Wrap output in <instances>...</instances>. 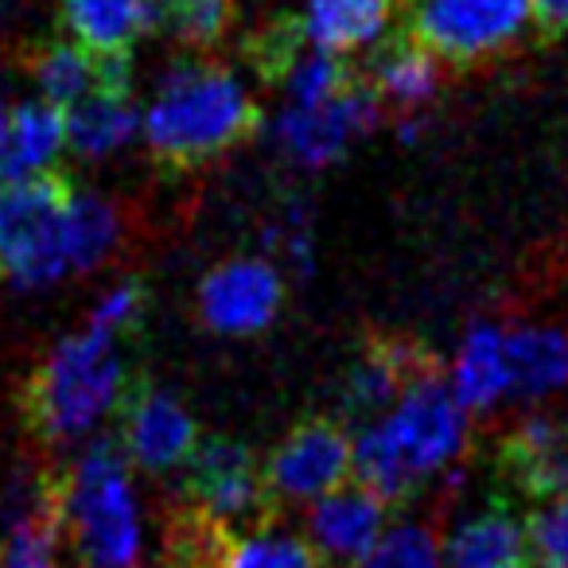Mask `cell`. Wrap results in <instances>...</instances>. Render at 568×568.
<instances>
[{"label": "cell", "instance_id": "d4e9b609", "mask_svg": "<svg viewBox=\"0 0 568 568\" xmlns=\"http://www.w3.org/2000/svg\"><path fill=\"white\" fill-rule=\"evenodd\" d=\"M230 0H144V32H168L183 48L206 51L226 36Z\"/></svg>", "mask_w": 568, "mask_h": 568}, {"label": "cell", "instance_id": "cb8c5ba5", "mask_svg": "<svg viewBox=\"0 0 568 568\" xmlns=\"http://www.w3.org/2000/svg\"><path fill=\"white\" fill-rule=\"evenodd\" d=\"M63 20L90 51H129L144 36V0H63Z\"/></svg>", "mask_w": 568, "mask_h": 568}, {"label": "cell", "instance_id": "1f68e13d", "mask_svg": "<svg viewBox=\"0 0 568 568\" xmlns=\"http://www.w3.org/2000/svg\"><path fill=\"white\" fill-rule=\"evenodd\" d=\"M144 316H149V284L133 276V281L118 284V288L98 304L90 324L110 335H133L144 327Z\"/></svg>", "mask_w": 568, "mask_h": 568}, {"label": "cell", "instance_id": "2e32d148", "mask_svg": "<svg viewBox=\"0 0 568 568\" xmlns=\"http://www.w3.org/2000/svg\"><path fill=\"white\" fill-rule=\"evenodd\" d=\"M24 67L36 87H40L43 102L59 105V110H67V105L79 102L82 94H90L98 87L133 90V59H129V51L102 55V51H90L87 43L48 40L28 51Z\"/></svg>", "mask_w": 568, "mask_h": 568}, {"label": "cell", "instance_id": "ba28073f", "mask_svg": "<svg viewBox=\"0 0 568 568\" xmlns=\"http://www.w3.org/2000/svg\"><path fill=\"white\" fill-rule=\"evenodd\" d=\"M110 417V436L121 444L129 467H141L149 475H168L175 467H183V459L199 444V428L191 420V413L172 394L152 386L144 374H136L129 382L121 378Z\"/></svg>", "mask_w": 568, "mask_h": 568}, {"label": "cell", "instance_id": "484cf974", "mask_svg": "<svg viewBox=\"0 0 568 568\" xmlns=\"http://www.w3.org/2000/svg\"><path fill=\"white\" fill-rule=\"evenodd\" d=\"M211 568H327V565L308 541L268 534L265 526V529H250L245 537L237 529H230L222 537L219 552H214Z\"/></svg>", "mask_w": 568, "mask_h": 568}, {"label": "cell", "instance_id": "7a4b0ae2", "mask_svg": "<svg viewBox=\"0 0 568 568\" xmlns=\"http://www.w3.org/2000/svg\"><path fill=\"white\" fill-rule=\"evenodd\" d=\"M118 389V335L90 324L28 371L17 394L20 425L43 448H63L87 436L110 413Z\"/></svg>", "mask_w": 568, "mask_h": 568}, {"label": "cell", "instance_id": "30bf717a", "mask_svg": "<svg viewBox=\"0 0 568 568\" xmlns=\"http://www.w3.org/2000/svg\"><path fill=\"white\" fill-rule=\"evenodd\" d=\"M428 371H440V358L433 347H425L413 335L371 332L339 382V420L343 425L347 420L374 425L394 409L405 386Z\"/></svg>", "mask_w": 568, "mask_h": 568}, {"label": "cell", "instance_id": "277c9868", "mask_svg": "<svg viewBox=\"0 0 568 568\" xmlns=\"http://www.w3.org/2000/svg\"><path fill=\"white\" fill-rule=\"evenodd\" d=\"M71 195V175L55 168L0 183V276H12L20 288H40L67 273L63 214Z\"/></svg>", "mask_w": 568, "mask_h": 568}, {"label": "cell", "instance_id": "8fae6325", "mask_svg": "<svg viewBox=\"0 0 568 568\" xmlns=\"http://www.w3.org/2000/svg\"><path fill=\"white\" fill-rule=\"evenodd\" d=\"M265 483L276 498H320L332 487H339L351 471V436L339 417H312L296 420L281 444L268 452Z\"/></svg>", "mask_w": 568, "mask_h": 568}, {"label": "cell", "instance_id": "7c38bea8", "mask_svg": "<svg viewBox=\"0 0 568 568\" xmlns=\"http://www.w3.org/2000/svg\"><path fill=\"white\" fill-rule=\"evenodd\" d=\"M382 118V102L363 79L320 105H288L281 118V144L293 160L324 168L339 160L358 136H366Z\"/></svg>", "mask_w": 568, "mask_h": 568}, {"label": "cell", "instance_id": "52a82bcc", "mask_svg": "<svg viewBox=\"0 0 568 568\" xmlns=\"http://www.w3.org/2000/svg\"><path fill=\"white\" fill-rule=\"evenodd\" d=\"M183 503L199 506L211 518L245 521L250 529L273 526L281 514V498L268 490L265 467L257 464L253 448L230 440V436H211L191 448L183 459Z\"/></svg>", "mask_w": 568, "mask_h": 568}, {"label": "cell", "instance_id": "44dd1931", "mask_svg": "<svg viewBox=\"0 0 568 568\" xmlns=\"http://www.w3.org/2000/svg\"><path fill=\"white\" fill-rule=\"evenodd\" d=\"M394 9L397 0H308L304 32L316 48L347 55L366 43H378Z\"/></svg>", "mask_w": 568, "mask_h": 568}, {"label": "cell", "instance_id": "9c48e42d", "mask_svg": "<svg viewBox=\"0 0 568 568\" xmlns=\"http://www.w3.org/2000/svg\"><path fill=\"white\" fill-rule=\"evenodd\" d=\"M67 475V467H32L9 483L0 503V568H59Z\"/></svg>", "mask_w": 568, "mask_h": 568}, {"label": "cell", "instance_id": "7402d4cb", "mask_svg": "<svg viewBox=\"0 0 568 568\" xmlns=\"http://www.w3.org/2000/svg\"><path fill=\"white\" fill-rule=\"evenodd\" d=\"M503 351L518 397H541L568 382V327H521L503 339Z\"/></svg>", "mask_w": 568, "mask_h": 568}, {"label": "cell", "instance_id": "ac0fdd59", "mask_svg": "<svg viewBox=\"0 0 568 568\" xmlns=\"http://www.w3.org/2000/svg\"><path fill=\"white\" fill-rule=\"evenodd\" d=\"M133 90L98 87L63 110V144L82 160H102L136 133Z\"/></svg>", "mask_w": 568, "mask_h": 568}, {"label": "cell", "instance_id": "4316f807", "mask_svg": "<svg viewBox=\"0 0 568 568\" xmlns=\"http://www.w3.org/2000/svg\"><path fill=\"white\" fill-rule=\"evenodd\" d=\"M67 268H94L118 245V211L102 195H71L63 214Z\"/></svg>", "mask_w": 568, "mask_h": 568}, {"label": "cell", "instance_id": "5bb4252c", "mask_svg": "<svg viewBox=\"0 0 568 568\" xmlns=\"http://www.w3.org/2000/svg\"><path fill=\"white\" fill-rule=\"evenodd\" d=\"M498 487L526 498L568 495V417L541 413L498 440L495 452Z\"/></svg>", "mask_w": 568, "mask_h": 568}, {"label": "cell", "instance_id": "4dcf8cb0", "mask_svg": "<svg viewBox=\"0 0 568 568\" xmlns=\"http://www.w3.org/2000/svg\"><path fill=\"white\" fill-rule=\"evenodd\" d=\"M529 568H568V495H557L549 506L534 510L526 521Z\"/></svg>", "mask_w": 568, "mask_h": 568}, {"label": "cell", "instance_id": "3957f363", "mask_svg": "<svg viewBox=\"0 0 568 568\" xmlns=\"http://www.w3.org/2000/svg\"><path fill=\"white\" fill-rule=\"evenodd\" d=\"M63 534H71L79 568H141V510L113 436H98L67 475Z\"/></svg>", "mask_w": 568, "mask_h": 568}, {"label": "cell", "instance_id": "83f0119b", "mask_svg": "<svg viewBox=\"0 0 568 568\" xmlns=\"http://www.w3.org/2000/svg\"><path fill=\"white\" fill-rule=\"evenodd\" d=\"M355 79L358 74L343 63V55H335V51H324V48L312 43V51L304 48L301 59L288 67V74H284L281 87L288 90L293 105H320V102H327V98L339 94V90H347Z\"/></svg>", "mask_w": 568, "mask_h": 568}, {"label": "cell", "instance_id": "836d02e7", "mask_svg": "<svg viewBox=\"0 0 568 568\" xmlns=\"http://www.w3.org/2000/svg\"><path fill=\"white\" fill-rule=\"evenodd\" d=\"M4 121H9V113H4V102H0V129H4Z\"/></svg>", "mask_w": 568, "mask_h": 568}, {"label": "cell", "instance_id": "ffe728a7", "mask_svg": "<svg viewBox=\"0 0 568 568\" xmlns=\"http://www.w3.org/2000/svg\"><path fill=\"white\" fill-rule=\"evenodd\" d=\"M59 149H63V110L51 102L20 105L0 129V183L48 172Z\"/></svg>", "mask_w": 568, "mask_h": 568}, {"label": "cell", "instance_id": "9a60e30c", "mask_svg": "<svg viewBox=\"0 0 568 568\" xmlns=\"http://www.w3.org/2000/svg\"><path fill=\"white\" fill-rule=\"evenodd\" d=\"M386 510L389 506L363 483L332 487L316 498L308 514V545L324 557L327 568H363V560L382 537Z\"/></svg>", "mask_w": 568, "mask_h": 568}, {"label": "cell", "instance_id": "e0dca14e", "mask_svg": "<svg viewBox=\"0 0 568 568\" xmlns=\"http://www.w3.org/2000/svg\"><path fill=\"white\" fill-rule=\"evenodd\" d=\"M358 79L371 87L382 110L417 113L440 94V59L428 48H420L409 32H402L378 43V51L371 55Z\"/></svg>", "mask_w": 568, "mask_h": 568}, {"label": "cell", "instance_id": "6da1fadb", "mask_svg": "<svg viewBox=\"0 0 568 568\" xmlns=\"http://www.w3.org/2000/svg\"><path fill=\"white\" fill-rule=\"evenodd\" d=\"M261 129L257 102L211 59H180L144 113V141L160 172L187 175L214 164Z\"/></svg>", "mask_w": 568, "mask_h": 568}, {"label": "cell", "instance_id": "4fadbf2b", "mask_svg": "<svg viewBox=\"0 0 568 568\" xmlns=\"http://www.w3.org/2000/svg\"><path fill=\"white\" fill-rule=\"evenodd\" d=\"M284 301L281 273L265 261L234 257L214 265L199 284V320L219 335H257Z\"/></svg>", "mask_w": 568, "mask_h": 568}, {"label": "cell", "instance_id": "d6a6232c", "mask_svg": "<svg viewBox=\"0 0 568 568\" xmlns=\"http://www.w3.org/2000/svg\"><path fill=\"white\" fill-rule=\"evenodd\" d=\"M529 17L545 43L568 36V0H529Z\"/></svg>", "mask_w": 568, "mask_h": 568}, {"label": "cell", "instance_id": "f1b7e54d", "mask_svg": "<svg viewBox=\"0 0 568 568\" xmlns=\"http://www.w3.org/2000/svg\"><path fill=\"white\" fill-rule=\"evenodd\" d=\"M363 568H444L440 537H436V529L417 526V521L397 526L386 537H378Z\"/></svg>", "mask_w": 568, "mask_h": 568}, {"label": "cell", "instance_id": "d6986e66", "mask_svg": "<svg viewBox=\"0 0 568 568\" xmlns=\"http://www.w3.org/2000/svg\"><path fill=\"white\" fill-rule=\"evenodd\" d=\"M448 568H529L526 529L506 498L459 526L448 545Z\"/></svg>", "mask_w": 568, "mask_h": 568}, {"label": "cell", "instance_id": "5b68a950", "mask_svg": "<svg viewBox=\"0 0 568 568\" xmlns=\"http://www.w3.org/2000/svg\"><path fill=\"white\" fill-rule=\"evenodd\" d=\"M397 9L405 32L452 67L503 55L529 20V0H397Z\"/></svg>", "mask_w": 568, "mask_h": 568}, {"label": "cell", "instance_id": "f546056e", "mask_svg": "<svg viewBox=\"0 0 568 568\" xmlns=\"http://www.w3.org/2000/svg\"><path fill=\"white\" fill-rule=\"evenodd\" d=\"M308 32H304V24H296V20H276V24L261 28L257 36L250 40V67L257 71V79L265 82H276L281 87L284 74H288V67L301 59V51L308 48Z\"/></svg>", "mask_w": 568, "mask_h": 568}, {"label": "cell", "instance_id": "8992f818", "mask_svg": "<svg viewBox=\"0 0 568 568\" xmlns=\"http://www.w3.org/2000/svg\"><path fill=\"white\" fill-rule=\"evenodd\" d=\"M374 428L417 487L444 464H452L467 444L464 405L444 382V371H428L417 382H409L394 409L374 420Z\"/></svg>", "mask_w": 568, "mask_h": 568}, {"label": "cell", "instance_id": "603a6c76", "mask_svg": "<svg viewBox=\"0 0 568 568\" xmlns=\"http://www.w3.org/2000/svg\"><path fill=\"white\" fill-rule=\"evenodd\" d=\"M510 389V371H506L503 332L490 324L471 327L464 343V355L456 366V402L464 409H490L498 397Z\"/></svg>", "mask_w": 568, "mask_h": 568}]
</instances>
